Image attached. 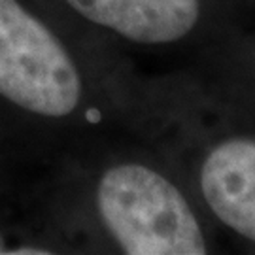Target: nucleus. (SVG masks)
Returning <instances> with one entry per match:
<instances>
[{"mask_svg": "<svg viewBox=\"0 0 255 255\" xmlns=\"http://www.w3.org/2000/svg\"><path fill=\"white\" fill-rule=\"evenodd\" d=\"M138 74L42 0H0V102L40 132L91 140L127 130Z\"/></svg>", "mask_w": 255, "mask_h": 255, "instance_id": "1", "label": "nucleus"}, {"mask_svg": "<svg viewBox=\"0 0 255 255\" xmlns=\"http://www.w3.org/2000/svg\"><path fill=\"white\" fill-rule=\"evenodd\" d=\"M63 229L121 255H208L219 233L170 163L130 128L97 138L61 201Z\"/></svg>", "mask_w": 255, "mask_h": 255, "instance_id": "2", "label": "nucleus"}, {"mask_svg": "<svg viewBox=\"0 0 255 255\" xmlns=\"http://www.w3.org/2000/svg\"><path fill=\"white\" fill-rule=\"evenodd\" d=\"M128 128L170 163L219 237L255 254V123L182 64L138 74Z\"/></svg>", "mask_w": 255, "mask_h": 255, "instance_id": "3", "label": "nucleus"}, {"mask_svg": "<svg viewBox=\"0 0 255 255\" xmlns=\"http://www.w3.org/2000/svg\"><path fill=\"white\" fill-rule=\"evenodd\" d=\"M87 42L127 57H193L246 23V0H42Z\"/></svg>", "mask_w": 255, "mask_h": 255, "instance_id": "4", "label": "nucleus"}, {"mask_svg": "<svg viewBox=\"0 0 255 255\" xmlns=\"http://www.w3.org/2000/svg\"><path fill=\"white\" fill-rule=\"evenodd\" d=\"M185 66L219 99L255 123V25H250V19Z\"/></svg>", "mask_w": 255, "mask_h": 255, "instance_id": "5", "label": "nucleus"}, {"mask_svg": "<svg viewBox=\"0 0 255 255\" xmlns=\"http://www.w3.org/2000/svg\"><path fill=\"white\" fill-rule=\"evenodd\" d=\"M248 8L252 9V11H255V0H246Z\"/></svg>", "mask_w": 255, "mask_h": 255, "instance_id": "6", "label": "nucleus"}]
</instances>
